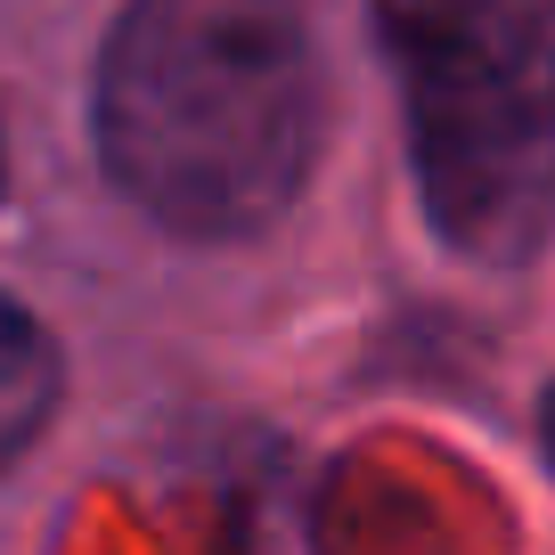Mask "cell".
<instances>
[{
    "mask_svg": "<svg viewBox=\"0 0 555 555\" xmlns=\"http://www.w3.org/2000/svg\"><path fill=\"white\" fill-rule=\"evenodd\" d=\"M99 164L172 237H254L319 156V57L295 0H131L90 82Z\"/></svg>",
    "mask_w": 555,
    "mask_h": 555,
    "instance_id": "obj_1",
    "label": "cell"
},
{
    "mask_svg": "<svg viewBox=\"0 0 555 555\" xmlns=\"http://www.w3.org/2000/svg\"><path fill=\"white\" fill-rule=\"evenodd\" d=\"M416 205L450 254L522 270L555 237V0H376Z\"/></svg>",
    "mask_w": 555,
    "mask_h": 555,
    "instance_id": "obj_2",
    "label": "cell"
},
{
    "mask_svg": "<svg viewBox=\"0 0 555 555\" xmlns=\"http://www.w3.org/2000/svg\"><path fill=\"white\" fill-rule=\"evenodd\" d=\"M539 441H547V457H555V392H547V409H539Z\"/></svg>",
    "mask_w": 555,
    "mask_h": 555,
    "instance_id": "obj_4",
    "label": "cell"
},
{
    "mask_svg": "<svg viewBox=\"0 0 555 555\" xmlns=\"http://www.w3.org/2000/svg\"><path fill=\"white\" fill-rule=\"evenodd\" d=\"M50 409H57V344L25 302L0 295V474L34 450Z\"/></svg>",
    "mask_w": 555,
    "mask_h": 555,
    "instance_id": "obj_3",
    "label": "cell"
}]
</instances>
